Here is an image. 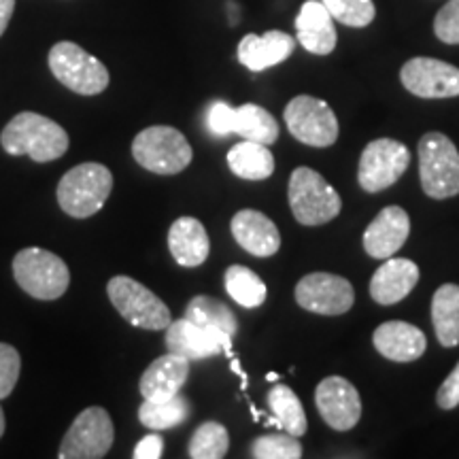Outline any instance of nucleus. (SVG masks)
I'll list each match as a JSON object with an SVG mask.
<instances>
[{"instance_id": "nucleus-1", "label": "nucleus", "mask_w": 459, "mask_h": 459, "mask_svg": "<svg viewBox=\"0 0 459 459\" xmlns=\"http://www.w3.org/2000/svg\"><path fill=\"white\" fill-rule=\"evenodd\" d=\"M0 145L9 156H28L34 162H54L68 152V134L60 124L45 115L24 111L17 113L4 126Z\"/></svg>"}, {"instance_id": "nucleus-2", "label": "nucleus", "mask_w": 459, "mask_h": 459, "mask_svg": "<svg viewBox=\"0 0 459 459\" xmlns=\"http://www.w3.org/2000/svg\"><path fill=\"white\" fill-rule=\"evenodd\" d=\"M113 175L99 162L74 166L57 183V204L74 220L96 215L111 196Z\"/></svg>"}, {"instance_id": "nucleus-3", "label": "nucleus", "mask_w": 459, "mask_h": 459, "mask_svg": "<svg viewBox=\"0 0 459 459\" xmlns=\"http://www.w3.org/2000/svg\"><path fill=\"white\" fill-rule=\"evenodd\" d=\"M287 198L291 213L302 226H324L338 217L342 209V200L336 189L308 166H298L291 172Z\"/></svg>"}, {"instance_id": "nucleus-4", "label": "nucleus", "mask_w": 459, "mask_h": 459, "mask_svg": "<svg viewBox=\"0 0 459 459\" xmlns=\"http://www.w3.org/2000/svg\"><path fill=\"white\" fill-rule=\"evenodd\" d=\"M419 177L426 196L434 200L459 194V152L443 132H428L419 141Z\"/></svg>"}, {"instance_id": "nucleus-5", "label": "nucleus", "mask_w": 459, "mask_h": 459, "mask_svg": "<svg viewBox=\"0 0 459 459\" xmlns=\"http://www.w3.org/2000/svg\"><path fill=\"white\" fill-rule=\"evenodd\" d=\"M13 277L28 296L57 300L66 294L71 273L60 255L41 247H26L13 257Z\"/></svg>"}, {"instance_id": "nucleus-6", "label": "nucleus", "mask_w": 459, "mask_h": 459, "mask_svg": "<svg viewBox=\"0 0 459 459\" xmlns=\"http://www.w3.org/2000/svg\"><path fill=\"white\" fill-rule=\"evenodd\" d=\"M132 156L156 175H179L192 162L194 152L186 136L170 126H149L132 141Z\"/></svg>"}, {"instance_id": "nucleus-7", "label": "nucleus", "mask_w": 459, "mask_h": 459, "mask_svg": "<svg viewBox=\"0 0 459 459\" xmlns=\"http://www.w3.org/2000/svg\"><path fill=\"white\" fill-rule=\"evenodd\" d=\"M54 77L74 94L96 96L108 88L107 66L73 41H60L48 56Z\"/></svg>"}, {"instance_id": "nucleus-8", "label": "nucleus", "mask_w": 459, "mask_h": 459, "mask_svg": "<svg viewBox=\"0 0 459 459\" xmlns=\"http://www.w3.org/2000/svg\"><path fill=\"white\" fill-rule=\"evenodd\" d=\"M107 296L117 313L134 328L158 332L170 325L169 307L152 290L132 277L124 274L113 277L107 283Z\"/></svg>"}, {"instance_id": "nucleus-9", "label": "nucleus", "mask_w": 459, "mask_h": 459, "mask_svg": "<svg viewBox=\"0 0 459 459\" xmlns=\"http://www.w3.org/2000/svg\"><path fill=\"white\" fill-rule=\"evenodd\" d=\"M206 128L213 136L238 134L245 141L273 145L279 139V124L266 108L260 105H243L238 108L217 100L206 111Z\"/></svg>"}, {"instance_id": "nucleus-10", "label": "nucleus", "mask_w": 459, "mask_h": 459, "mask_svg": "<svg viewBox=\"0 0 459 459\" xmlns=\"http://www.w3.org/2000/svg\"><path fill=\"white\" fill-rule=\"evenodd\" d=\"M285 124L296 141L311 147H330L338 139L336 113L325 100L315 96H296L285 107Z\"/></svg>"}, {"instance_id": "nucleus-11", "label": "nucleus", "mask_w": 459, "mask_h": 459, "mask_svg": "<svg viewBox=\"0 0 459 459\" xmlns=\"http://www.w3.org/2000/svg\"><path fill=\"white\" fill-rule=\"evenodd\" d=\"M115 428L111 417L100 406L79 412L60 445V459H100L111 451Z\"/></svg>"}, {"instance_id": "nucleus-12", "label": "nucleus", "mask_w": 459, "mask_h": 459, "mask_svg": "<svg viewBox=\"0 0 459 459\" xmlns=\"http://www.w3.org/2000/svg\"><path fill=\"white\" fill-rule=\"evenodd\" d=\"M411 164V152L404 143L377 139L366 145L359 158L358 181L364 192L378 194L392 187Z\"/></svg>"}, {"instance_id": "nucleus-13", "label": "nucleus", "mask_w": 459, "mask_h": 459, "mask_svg": "<svg viewBox=\"0 0 459 459\" xmlns=\"http://www.w3.org/2000/svg\"><path fill=\"white\" fill-rule=\"evenodd\" d=\"M296 302L315 315H344L355 302L353 285L344 277L330 273H313L298 281Z\"/></svg>"}, {"instance_id": "nucleus-14", "label": "nucleus", "mask_w": 459, "mask_h": 459, "mask_svg": "<svg viewBox=\"0 0 459 459\" xmlns=\"http://www.w3.org/2000/svg\"><path fill=\"white\" fill-rule=\"evenodd\" d=\"M400 82L419 99L459 96V68L436 57H412L402 66Z\"/></svg>"}, {"instance_id": "nucleus-15", "label": "nucleus", "mask_w": 459, "mask_h": 459, "mask_svg": "<svg viewBox=\"0 0 459 459\" xmlns=\"http://www.w3.org/2000/svg\"><path fill=\"white\" fill-rule=\"evenodd\" d=\"M319 415L336 432H349L361 417V400L353 383L342 377H328L315 389Z\"/></svg>"}, {"instance_id": "nucleus-16", "label": "nucleus", "mask_w": 459, "mask_h": 459, "mask_svg": "<svg viewBox=\"0 0 459 459\" xmlns=\"http://www.w3.org/2000/svg\"><path fill=\"white\" fill-rule=\"evenodd\" d=\"M164 341L170 353L183 355L189 361L213 358V355L221 351L230 353V347H232L230 344L232 338L228 334H223L220 330L206 328V325H200L187 317L170 321V325L166 328Z\"/></svg>"}, {"instance_id": "nucleus-17", "label": "nucleus", "mask_w": 459, "mask_h": 459, "mask_svg": "<svg viewBox=\"0 0 459 459\" xmlns=\"http://www.w3.org/2000/svg\"><path fill=\"white\" fill-rule=\"evenodd\" d=\"M411 234V217L402 206H385L366 228L364 251L375 260L394 257L404 247Z\"/></svg>"}, {"instance_id": "nucleus-18", "label": "nucleus", "mask_w": 459, "mask_h": 459, "mask_svg": "<svg viewBox=\"0 0 459 459\" xmlns=\"http://www.w3.org/2000/svg\"><path fill=\"white\" fill-rule=\"evenodd\" d=\"M372 344L383 358L409 364L426 353L428 338L409 321H385L372 334Z\"/></svg>"}, {"instance_id": "nucleus-19", "label": "nucleus", "mask_w": 459, "mask_h": 459, "mask_svg": "<svg viewBox=\"0 0 459 459\" xmlns=\"http://www.w3.org/2000/svg\"><path fill=\"white\" fill-rule=\"evenodd\" d=\"M296 41L302 45L308 54L328 56L334 51L338 34L334 17L325 9L321 0H307L296 17Z\"/></svg>"}, {"instance_id": "nucleus-20", "label": "nucleus", "mask_w": 459, "mask_h": 459, "mask_svg": "<svg viewBox=\"0 0 459 459\" xmlns=\"http://www.w3.org/2000/svg\"><path fill=\"white\" fill-rule=\"evenodd\" d=\"M296 39L287 32L268 30L266 34H247L238 43V62L251 73H262L266 68L277 66L294 54Z\"/></svg>"}, {"instance_id": "nucleus-21", "label": "nucleus", "mask_w": 459, "mask_h": 459, "mask_svg": "<svg viewBox=\"0 0 459 459\" xmlns=\"http://www.w3.org/2000/svg\"><path fill=\"white\" fill-rule=\"evenodd\" d=\"M232 237L247 254L255 257H273L281 247V234L271 217L260 211L243 209L232 217Z\"/></svg>"}, {"instance_id": "nucleus-22", "label": "nucleus", "mask_w": 459, "mask_h": 459, "mask_svg": "<svg viewBox=\"0 0 459 459\" xmlns=\"http://www.w3.org/2000/svg\"><path fill=\"white\" fill-rule=\"evenodd\" d=\"M419 283V266L406 257H387L385 264L378 266L372 274L370 296L377 304L392 307L404 300Z\"/></svg>"}, {"instance_id": "nucleus-23", "label": "nucleus", "mask_w": 459, "mask_h": 459, "mask_svg": "<svg viewBox=\"0 0 459 459\" xmlns=\"http://www.w3.org/2000/svg\"><path fill=\"white\" fill-rule=\"evenodd\" d=\"M189 377V359L177 353H166L147 366L139 381V392L145 400H166L181 392Z\"/></svg>"}, {"instance_id": "nucleus-24", "label": "nucleus", "mask_w": 459, "mask_h": 459, "mask_svg": "<svg viewBox=\"0 0 459 459\" xmlns=\"http://www.w3.org/2000/svg\"><path fill=\"white\" fill-rule=\"evenodd\" d=\"M169 249L179 266L196 268L209 257V234L196 217H179L169 230Z\"/></svg>"}, {"instance_id": "nucleus-25", "label": "nucleus", "mask_w": 459, "mask_h": 459, "mask_svg": "<svg viewBox=\"0 0 459 459\" xmlns=\"http://www.w3.org/2000/svg\"><path fill=\"white\" fill-rule=\"evenodd\" d=\"M228 166L238 179L264 181L274 172V156L268 145L243 141L228 152Z\"/></svg>"}, {"instance_id": "nucleus-26", "label": "nucleus", "mask_w": 459, "mask_h": 459, "mask_svg": "<svg viewBox=\"0 0 459 459\" xmlns=\"http://www.w3.org/2000/svg\"><path fill=\"white\" fill-rule=\"evenodd\" d=\"M432 324L438 342L451 349L459 344V285L445 283L432 298Z\"/></svg>"}, {"instance_id": "nucleus-27", "label": "nucleus", "mask_w": 459, "mask_h": 459, "mask_svg": "<svg viewBox=\"0 0 459 459\" xmlns=\"http://www.w3.org/2000/svg\"><path fill=\"white\" fill-rule=\"evenodd\" d=\"M189 417V402L181 394L166 400H145L139 406V421L147 429L162 432L181 426Z\"/></svg>"}, {"instance_id": "nucleus-28", "label": "nucleus", "mask_w": 459, "mask_h": 459, "mask_svg": "<svg viewBox=\"0 0 459 459\" xmlns=\"http://www.w3.org/2000/svg\"><path fill=\"white\" fill-rule=\"evenodd\" d=\"M268 406H271L274 423L285 429L291 436H302L307 434V412L302 409V402L294 394V389L287 385H274L268 392Z\"/></svg>"}, {"instance_id": "nucleus-29", "label": "nucleus", "mask_w": 459, "mask_h": 459, "mask_svg": "<svg viewBox=\"0 0 459 459\" xmlns=\"http://www.w3.org/2000/svg\"><path fill=\"white\" fill-rule=\"evenodd\" d=\"M223 283H226V291L230 298H232L234 302H238L240 307L257 308L266 302V283H264L251 268L234 264V266H230L226 271Z\"/></svg>"}, {"instance_id": "nucleus-30", "label": "nucleus", "mask_w": 459, "mask_h": 459, "mask_svg": "<svg viewBox=\"0 0 459 459\" xmlns=\"http://www.w3.org/2000/svg\"><path fill=\"white\" fill-rule=\"evenodd\" d=\"M186 317L196 321L200 325H206V328L220 330L230 338L237 334L238 330V321L234 317V313L230 311L228 304L211 296L192 298L186 308Z\"/></svg>"}, {"instance_id": "nucleus-31", "label": "nucleus", "mask_w": 459, "mask_h": 459, "mask_svg": "<svg viewBox=\"0 0 459 459\" xmlns=\"http://www.w3.org/2000/svg\"><path fill=\"white\" fill-rule=\"evenodd\" d=\"M230 446L228 429L217 421H206L194 432L187 453L192 459H221Z\"/></svg>"}, {"instance_id": "nucleus-32", "label": "nucleus", "mask_w": 459, "mask_h": 459, "mask_svg": "<svg viewBox=\"0 0 459 459\" xmlns=\"http://www.w3.org/2000/svg\"><path fill=\"white\" fill-rule=\"evenodd\" d=\"M334 22L349 28H366L375 22L377 7L372 0H321Z\"/></svg>"}, {"instance_id": "nucleus-33", "label": "nucleus", "mask_w": 459, "mask_h": 459, "mask_svg": "<svg viewBox=\"0 0 459 459\" xmlns=\"http://www.w3.org/2000/svg\"><path fill=\"white\" fill-rule=\"evenodd\" d=\"M251 455L257 459H298L302 457V445L298 436L266 434L254 440Z\"/></svg>"}, {"instance_id": "nucleus-34", "label": "nucleus", "mask_w": 459, "mask_h": 459, "mask_svg": "<svg viewBox=\"0 0 459 459\" xmlns=\"http://www.w3.org/2000/svg\"><path fill=\"white\" fill-rule=\"evenodd\" d=\"M22 370V358L15 347L0 342V400L9 398Z\"/></svg>"}, {"instance_id": "nucleus-35", "label": "nucleus", "mask_w": 459, "mask_h": 459, "mask_svg": "<svg viewBox=\"0 0 459 459\" xmlns=\"http://www.w3.org/2000/svg\"><path fill=\"white\" fill-rule=\"evenodd\" d=\"M434 34L446 45H459V0H449L436 13Z\"/></svg>"}, {"instance_id": "nucleus-36", "label": "nucleus", "mask_w": 459, "mask_h": 459, "mask_svg": "<svg viewBox=\"0 0 459 459\" xmlns=\"http://www.w3.org/2000/svg\"><path fill=\"white\" fill-rule=\"evenodd\" d=\"M436 402H438L443 411H453L455 406H459V361L451 375L445 378L443 385H440L438 394H436Z\"/></svg>"}, {"instance_id": "nucleus-37", "label": "nucleus", "mask_w": 459, "mask_h": 459, "mask_svg": "<svg viewBox=\"0 0 459 459\" xmlns=\"http://www.w3.org/2000/svg\"><path fill=\"white\" fill-rule=\"evenodd\" d=\"M162 451H164L162 436L147 434L145 438L136 445L134 459H158V457H162Z\"/></svg>"}, {"instance_id": "nucleus-38", "label": "nucleus", "mask_w": 459, "mask_h": 459, "mask_svg": "<svg viewBox=\"0 0 459 459\" xmlns=\"http://www.w3.org/2000/svg\"><path fill=\"white\" fill-rule=\"evenodd\" d=\"M15 13V0H0V37L7 30L11 17Z\"/></svg>"}, {"instance_id": "nucleus-39", "label": "nucleus", "mask_w": 459, "mask_h": 459, "mask_svg": "<svg viewBox=\"0 0 459 459\" xmlns=\"http://www.w3.org/2000/svg\"><path fill=\"white\" fill-rule=\"evenodd\" d=\"M4 434V412H3V406H0V438H3Z\"/></svg>"}]
</instances>
